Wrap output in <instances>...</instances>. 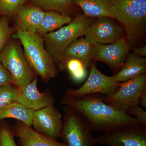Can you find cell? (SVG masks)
<instances>
[{
  "label": "cell",
  "instance_id": "cb8c5ba5",
  "mask_svg": "<svg viewBox=\"0 0 146 146\" xmlns=\"http://www.w3.org/2000/svg\"><path fill=\"white\" fill-rule=\"evenodd\" d=\"M29 0H0V13L3 16H13L16 11Z\"/></svg>",
  "mask_w": 146,
  "mask_h": 146
},
{
  "label": "cell",
  "instance_id": "7402d4cb",
  "mask_svg": "<svg viewBox=\"0 0 146 146\" xmlns=\"http://www.w3.org/2000/svg\"><path fill=\"white\" fill-rule=\"evenodd\" d=\"M87 68L81 60L76 58H69L63 65V70H67L73 80L76 82L82 81L87 75Z\"/></svg>",
  "mask_w": 146,
  "mask_h": 146
},
{
  "label": "cell",
  "instance_id": "4fadbf2b",
  "mask_svg": "<svg viewBox=\"0 0 146 146\" xmlns=\"http://www.w3.org/2000/svg\"><path fill=\"white\" fill-rule=\"evenodd\" d=\"M36 78L22 89H18L16 102L34 111L54 105V98L49 91L37 89Z\"/></svg>",
  "mask_w": 146,
  "mask_h": 146
},
{
  "label": "cell",
  "instance_id": "5bb4252c",
  "mask_svg": "<svg viewBox=\"0 0 146 146\" xmlns=\"http://www.w3.org/2000/svg\"><path fill=\"white\" fill-rule=\"evenodd\" d=\"M45 14V11L36 6L24 5L13 15L16 28L24 31L37 33Z\"/></svg>",
  "mask_w": 146,
  "mask_h": 146
},
{
  "label": "cell",
  "instance_id": "9c48e42d",
  "mask_svg": "<svg viewBox=\"0 0 146 146\" xmlns=\"http://www.w3.org/2000/svg\"><path fill=\"white\" fill-rule=\"evenodd\" d=\"M95 138L96 143L107 146H146V125L124 127Z\"/></svg>",
  "mask_w": 146,
  "mask_h": 146
},
{
  "label": "cell",
  "instance_id": "9a60e30c",
  "mask_svg": "<svg viewBox=\"0 0 146 146\" xmlns=\"http://www.w3.org/2000/svg\"><path fill=\"white\" fill-rule=\"evenodd\" d=\"M12 129L14 136L18 138L20 146H66L63 143L42 136L20 121Z\"/></svg>",
  "mask_w": 146,
  "mask_h": 146
},
{
  "label": "cell",
  "instance_id": "44dd1931",
  "mask_svg": "<svg viewBox=\"0 0 146 146\" xmlns=\"http://www.w3.org/2000/svg\"><path fill=\"white\" fill-rule=\"evenodd\" d=\"M42 9L56 11L65 16H70L73 13L75 6L72 0H29Z\"/></svg>",
  "mask_w": 146,
  "mask_h": 146
},
{
  "label": "cell",
  "instance_id": "f546056e",
  "mask_svg": "<svg viewBox=\"0 0 146 146\" xmlns=\"http://www.w3.org/2000/svg\"><path fill=\"white\" fill-rule=\"evenodd\" d=\"M134 54L141 57H145L146 56V46H144L141 47H138L133 50V52Z\"/></svg>",
  "mask_w": 146,
  "mask_h": 146
},
{
  "label": "cell",
  "instance_id": "277c9868",
  "mask_svg": "<svg viewBox=\"0 0 146 146\" xmlns=\"http://www.w3.org/2000/svg\"><path fill=\"white\" fill-rule=\"evenodd\" d=\"M82 14L65 26L42 36L45 48L56 64L60 62L68 47L76 39L84 35L87 29L95 21Z\"/></svg>",
  "mask_w": 146,
  "mask_h": 146
},
{
  "label": "cell",
  "instance_id": "d6986e66",
  "mask_svg": "<svg viewBox=\"0 0 146 146\" xmlns=\"http://www.w3.org/2000/svg\"><path fill=\"white\" fill-rule=\"evenodd\" d=\"M34 112V110L15 102L0 108V121L7 118H13L31 127Z\"/></svg>",
  "mask_w": 146,
  "mask_h": 146
},
{
  "label": "cell",
  "instance_id": "ba28073f",
  "mask_svg": "<svg viewBox=\"0 0 146 146\" xmlns=\"http://www.w3.org/2000/svg\"><path fill=\"white\" fill-rule=\"evenodd\" d=\"M89 68L90 74L84 84L79 89H68L65 95L77 97L98 94L104 96H110L117 90L121 82L115 81L111 76L105 75L100 72L95 62H91Z\"/></svg>",
  "mask_w": 146,
  "mask_h": 146
},
{
  "label": "cell",
  "instance_id": "7c38bea8",
  "mask_svg": "<svg viewBox=\"0 0 146 146\" xmlns=\"http://www.w3.org/2000/svg\"><path fill=\"white\" fill-rule=\"evenodd\" d=\"M112 18H97L87 29L84 38L93 45L112 44L122 38V28L116 25Z\"/></svg>",
  "mask_w": 146,
  "mask_h": 146
},
{
  "label": "cell",
  "instance_id": "52a82bcc",
  "mask_svg": "<svg viewBox=\"0 0 146 146\" xmlns=\"http://www.w3.org/2000/svg\"><path fill=\"white\" fill-rule=\"evenodd\" d=\"M146 85V74L121 82L117 90L110 96H104V101L120 111L127 113L131 108L139 104V98Z\"/></svg>",
  "mask_w": 146,
  "mask_h": 146
},
{
  "label": "cell",
  "instance_id": "7a4b0ae2",
  "mask_svg": "<svg viewBox=\"0 0 146 146\" xmlns=\"http://www.w3.org/2000/svg\"><path fill=\"white\" fill-rule=\"evenodd\" d=\"M12 36L20 41L27 60L42 80L49 81L57 76L56 64L46 49L42 36L16 28Z\"/></svg>",
  "mask_w": 146,
  "mask_h": 146
},
{
  "label": "cell",
  "instance_id": "4316f807",
  "mask_svg": "<svg viewBox=\"0 0 146 146\" xmlns=\"http://www.w3.org/2000/svg\"><path fill=\"white\" fill-rule=\"evenodd\" d=\"M127 114L132 115L136 118L139 124L146 125V112L140 106H136L131 108L128 110Z\"/></svg>",
  "mask_w": 146,
  "mask_h": 146
},
{
  "label": "cell",
  "instance_id": "3957f363",
  "mask_svg": "<svg viewBox=\"0 0 146 146\" xmlns=\"http://www.w3.org/2000/svg\"><path fill=\"white\" fill-rule=\"evenodd\" d=\"M114 18L122 24L129 47L141 39L145 28L146 0H112Z\"/></svg>",
  "mask_w": 146,
  "mask_h": 146
},
{
  "label": "cell",
  "instance_id": "603a6c76",
  "mask_svg": "<svg viewBox=\"0 0 146 146\" xmlns=\"http://www.w3.org/2000/svg\"><path fill=\"white\" fill-rule=\"evenodd\" d=\"M18 91L13 84L0 86V108L16 102Z\"/></svg>",
  "mask_w": 146,
  "mask_h": 146
},
{
  "label": "cell",
  "instance_id": "2e32d148",
  "mask_svg": "<svg viewBox=\"0 0 146 146\" xmlns=\"http://www.w3.org/2000/svg\"><path fill=\"white\" fill-rule=\"evenodd\" d=\"M93 45L82 36L73 42L68 47L57 65L59 70H63V65L66 60L71 58L81 60L87 68L92 62Z\"/></svg>",
  "mask_w": 146,
  "mask_h": 146
},
{
  "label": "cell",
  "instance_id": "8fae6325",
  "mask_svg": "<svg viewBox=\"0 0 146 146\" xmlns=\"http://www.w3.org/2000/svg\"><path fill=\"white\" fill-rule=\"evenodd\" d=\"M129 49L127 42L123 37L112 44L93 45L92 61H101L117 70L123 65Z\"/></svg>",
  "mask_w": 146,
  "mask_h": 146
},
{
  "label": "cell",
  "instance_id": "83f0119b",
  "mask_svg": "<svg viewBox=\"0 0 146 146\" xmlns=\"http://www.w3.org/2000/svg\"><path fill=\"white\" fill-rule=\"evenodd\" d=\"M12 84H13V82L12 76L0 63V86Z\"/></svg>",
  "mask_w": 146,
  "mask_h": 146
},
{
  "label": "cell",
  "instance_id": "f1b7e54d",
  "mask_svg": "<svg viewBox=\"0 0 146 146\" xmlns=\"http://www.w3.org/2000/svg\"><path fill=\"white\" fill-rule=\"evenodd\" d=\"M139 104L143 108H146V85L144 86L143 91L139 98Z\"/></svg>",
  "mask_w": 146,
  "mask_h": 146
},
{
  "label": "cell",
  "instance_id": "e0dca14e",
  "mask_svg": "<svg viewBox=\"0 0 146 146\" xmlns=\"http://www.w3.org/2000/svg\"><path fill=\"white\" fill-rule=\"evenodd\" d=\"M146 72L145 58L132 53L128 55L119 71L111 77L115 81L123 82L138 77Z\"/></svg>",
  "mask_w": 146,
  "mask_h": 146
},
{
  "label": "cell",
  "instance_id": "5b68a950",
  "mask_svg": "<svg viewBox=\"0 0 146 146\" xmlns=\"http://www.w3.org/2000/svg\"><path fill=\"white\" fill-rule=\"evenodd\" d=\"M0 63L10 72L13 84L18 89L24 88L36 78L21 45L15 40H9L0 52Z\"/></svg>",
  "mask_w": 146,
  "mask_h": 146
},
{
  "label": "cell",
  "instance_id": "30bf717a",
  "mask_svg": "<svg viewBox=\"0 0 146 146\" xmlns=\"http://www.w3.org/2000/svg\"><path fill=\"white\" fill-rule=\"evenodd\" d=\"M63 125L62 116L54 105L34 111L32 126L42 136L57 141L60 138Z\"/></svg>",
  "mask_w": 146,
  "mask_h": 146
},
{
  "label": "cell",
  "instance_id": "ffe728a7",
  "mask_svg": "<svg viewBox=\"0 0 146 146\" xmlns=\"http://www.w3.org/2000/svg\"><path fill=\"white\" fill-rule=\"evenodd\" d=\"M73 20L70 16H65L53 11L45 12L37 33L40 36L54 31L70 23Z\"/></svg>",
  "mask_w": 146,
  "mask_h": 146
},
{
  "label": "cell",
  "instance_id": "484cf974",
  "mask_svg": "<svg viewBox=\"0 0 146 146\" xmlns=\"http://www.w3.org/2000/svg\"><path fill=\"white\" fill-rule=\"evenodd\" d=\"M12 129L7 126L0 128V146H18L14 140Z\"/></svg>",
  "mask_w": 146,
  "mask_h": 146
},
{
  "label": "cell",
  "instance_id": "8992f818",
  "mask_svg": "<svg viewBox=\"0 0 146 146\" xmlns=\"http://www.w3.org/2000/svg\"><path fill=\"white\" fill-rule=\"evenodd\" d=\"M60 138L66 146H95L96 138L86 120L70 108L65 107Z\"/></svg>",
  "mask_w": 146,
  "mask_h": 146
},
{
  "label": "cell",
  "instance_id": "ac0fdd59",
  "mask_svg": "<svg viewBox=\"0 0 146 146\" xmlns=\"http://www.w3.org/2000/svg\"><path fill=\"white\" fill-rule=\"evenodd\" d=\"M82 9L84 14L93 18L108 17L114 18L112 0H72Z\"/></svg>",
  "mask_w": 146,
  "mask_h": 146
},
{
  "label": "cell",
  "instance_id": "6da1fadb",
  "mask_svg": "<svg viewBox=\"0 0 146 146\" xmlns=\"http://www.w3.org/2000/svg\"><path fill=\"white\" fill-rule=\"evenodd\" d=\"M103 98L104 96L98 94L77 97L65 95L60 102L80 114L92 130L105 133L139 124L136 118L107 104Z\"/></svg>",
  "mask_w": 146,
  "mask_h": 146
},
{
  "label": "cell",
  "instance_id": "d4e9b609",
  "mask_svg": "<svg viewBox=\"0 0 146 146\" xmlns=\"http://www.w3.org/2000/svg\"><path fill=\"white\" fill-rule=\"evenodd\" d=\"M13 29L10 27L7 16H3L0 19V52L13 35Z\"/></svg>",
  "mask_w": 146,
  "mask_h": 146
}]
</instances>
